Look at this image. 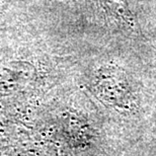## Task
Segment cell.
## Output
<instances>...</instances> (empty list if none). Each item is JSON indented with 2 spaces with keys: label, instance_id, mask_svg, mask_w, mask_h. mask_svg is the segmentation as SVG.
Here are the masks:
<instances>
[{
  "label": "cell",
  "instance_id": "cell-1",
  "mask_svg": "<svg viewBox=\"0 0 156 156\" xmlns=\"http://www.w3.org/2000/svg\"><path fill=\"white\" fill-rule=\"evenodd\" d=\"M108 23L127 36L139 35L140 27L128 0H96Z\"/></svg>",
  "mask_w": 156,
  "mask_h": 156
}]
</instances>
